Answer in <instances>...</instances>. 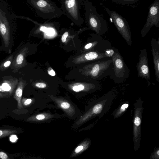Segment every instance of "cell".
Instances as JSON below:
<instances>
[{
    "label": "cell",
    "instance_id": "d6986e66",
    "mask_svg": "<svg viewBox=\"0 0 159 159\" xmlns=\"http://www.w3.org/2000/svg\"><path fill=\"white\" fill-rule=\"evenodd\" d=\"M40 30L43 32L47 31L46 32L47 35L49 36L53 35L54 32V30L52 28L47 29L45 27H41L40 29Z\"/></svg>",
    "mask_w": 159,
    "mask_h": 159
},
{
    "label": "cell",
    "instance_id": "83f0119b",
    "mask_svg": "<svg viewBox=\"0 0 159 159\" xmlns=\"http://www.w3.org/2000/svg\"><path fill=\"white\" fill-rule=\"evenodd\" d=\"M48 74L51 76H54L56 75V73L51 68L49 69L48 71Z\"/></svg>",
    "mask_w": 159,
    "mask_h": 159
},
{
    "label": "cell",
    "instance_id": "f546056e",
    "mask_svg": "<svg viewBox=\"0 0 159 159\" xmlns=\"http://www.w3.org/2000/svg\"><path fill=\"white\" fill-rule=\"evenodd\" d=\"M10 64L11 61H7L4 64V66L5 67H7L10 66Z\"/></svg>",
    "mask_w": 159,
    "mask_h": 159
},
{
    "label": "cell",
    "instance_id": "9a60e30c",
    "mask_svg": "<svg viewBox=\"0 0 159 159\" xmlns=\"http://www.w3.org/2000/svg\"><path fill=\"white\" fill-rule=\"evenodd\" d=\"M129 107V104L127 102L121 104L113 112L114 118H116L121 116L126 111Z\"/></svg>",
    "mask_w": 159,
    "mask_h": 159
},
{
    "label": "cell",
    "instance_id": "f1b7e54d",
    "mask_svg": "<svg viewBox=\"0 0 159 159\" xmlns=\"http://www.w3.org/2000/svg\"><path fill=\"white\" fill-rule=\"evenodd\" d=\"M92 45L91 43H88L85 46L84 48L86 49H89L91 48Z\"/></svg>",
    "mask_w": 159,
    "mask_h": 159
},
{
    "label": "cell",
    "instance_id": "3957f363",
    "mask_svg": "<svg viewBox=\"0 0 159 159\" xmlns=\"http://www.w3.org/2000/svg\"><path fill=\"white\" fill-rule=\"evenodd\" d=\"M153 26L159 27V0H155L148 7L146 21L141 31V37H145Z\"/></svg>",
    "mask_w": 159,
    "mask_h": 159
},
{
    "label": "cell",
    "instance_id": "52a82bcc",
    "mask_svg": "<svg viewBox=\"0 0 159 159\" xmlns=\"http://www.w3.org/2000/svg\"><path fill=\"white\" fill-rule=\"evenodd\" d=\"M138 76L147 80L150 79V71L148 65L147 51L146 49H141L139 56V61L136 66Z\"/></svg>",
    "mask_w": 159,
    "mask_h": 159
},
{
    "label": "cell",
    "instance_id": "4316f807",
    "mask_svg": "<svg viewBox=\"0 0 159 159\" xmlns=\"http://www.w3.org/2000/svg\"><path fill=\"white\" fill-rule=\"evenodd\" d=\"M32 102V100L31 99L28 98L24 101L23 102V105L25 106H27L29 105Z\"/></svg>",
    "mask_w": 159,
    "mask_h": 159
},
{
    "label": "cell",
    "instance_id": "5bb4252c",
    "mask_svg": "<svg viewBox=\"0 0 159 159\" xmlns=\"http://www.w3.org/2000/svg\"><path fill=\"white\" fill-rule=\"evenodd\" d=\"M53 117V115L48 113H42L31 116L28 118L27 120L32 121L44 120Z\"/></svg>",
    "mask_w": 159,
    "mask_h": 159
},
{
    "label": "cell",
    "instance_id": "8fae6325",
    "mask_svg": "<svg viewBox=\"0 0 159 159\" xmlns=\"http://www.w3.org/2000/svg\"><path fill=\"white\" fill-rule=\"evenodd\" d=\"M22 132L21 129L16 128L5 127L0 128V139Z\"/></svg>",
    "mask_w": 159,
    "mask_h": 159
},
{
    "label": "cell",
    "instance_id": "9c48e42d",
    "mask_svg": "<svg viewBox=\"0 0 159 159\" xmlns=\"http://www.w3.org/2000/svg\"><path fill=\"white\" fill-rule=\"evenodd\" d=\"M151 51L153 57L155 74L156 80L159 82V40L152 38L151 41Z\"/></svg>",
    "mask_w": 159,
    "mask_h": 159
},
{
    "label": "cell",
    "instance_id": "277c9868",
    "mask_svg": "<svg viewBox=\"0 0 159 159\" xmlns=\"http://www.w3.org/2000/svg\"><path fill=\"white\" fill-rule=\"evenodd\" d=\"M112 98L105 96L81 116L77 122L78 125L83 123L95 116L102 115L107 110Z\"/></svg>",
    "mask_w": 159,
    "mask_h": 159
},
{
    "label": "cell",
    "instance_id": "603a6c76",
    "mask_svg": "<svg viewBox=\"0 0 159 159\" xmlns=\"http://www.w3.org/2000/svg\"><path fill=\"white\" fill-rule=\"evenodd\" d=\"M23 60V56L21 54L19 55L16 58V62L18 65L21 64L22 63Z\"/></svg>",
    "mask_w": 159,
    "mask_h": 159
},
{
    "label": "cell",
    "instance_id": "ac0fdd59",
    "mask_svg": "<svg viewBox=\"0 0 159 159\" xmlns=\"http://www.w3.org/2000/svg\"><path fill=\"white\" fill-rule=\"evenodd\" d=\"M0 159H15L12 155L3 150H0Z\"/></svg>",
    "mask_w": 159,
    "mask_h": 159
},
{
    "label": "cell",
    "instance_id": "6da1fadb",
    "mask_svg": "<svg viewBox=\"0 0 159 159\" xmlns=\"http://www.w3.org/2000/svg\"><path fill=\"white\" fill-rule=\"evenodd\" d=\"M102 7L127 44L131 46L132 43V34L129 25L126 19L116 11L111 10L105 6H103Z\"/></svg>",
    "mask_w": 159,
    "mask_h": 159
},
{
    "label": "cell",
    "instance_id": "30bf717a",
    "mask_svg": "<svg viewBox=\"0 0 159 159\" xmlns=\"http://www.w3.org/2000/svg\"><path fill=\"white\" fill-rule=\"evenodd\" d=\"M51 97L58 106L62 109L68 116H72L75 113L74 107L68 101L62 98H57L52 96Z\"/></svg>",
    "mask_w": 159,
    "mask_h": 159
},
{
    "label": "cell",
    "instance_id": "ba28073f",
    "mask_svg": "<svg viewBox=\"0 0 159 159\" xmlns=\"http://www.w3.org/2000/svg\"><path fill=\"white\" fill-rule=\"evenodd\" d=\"M143 103L141 98H139L136 101L134 104L133 124V131L135 137H137L140 133L143 109Z\"/></svg>",
    "mask_w": 159,
    "mask_h": 159
},
{
    "label": "cell",
    "instance_id": "7402d4cb",
    "mask_svg": "<svg viewBox=\"0 0 159 159\" xmlns=\"http://www.w3.org/2000/svg\"><path fill=\"white\" fill-rule=\"evenodd\" d=\"M0 30L2 34H4L6 33L7 30L4 24L3 23H1L0 24Z\"/></svg>",
    "mask_w": 159,
    "mask_h": 159
},
{
    "label": "cell",
    "instance_id": "484cf974",
    "mask_svg": "<svg viewBox=\"0 0 159 159\" xmlns=\"http://www.w3.org/2000/svg\"><path fill=\"white\" fill-rule=\"evenodd\" d=\"M68 33L67 32H65L61 38V40L63 43L66 42V38L68 36Z\"/></svg>",
    "mask_w": 159,
    "mask_h": 159
},
{
    "label": "cell",
    "instance_id": "ffe728a7",
    "mask_svg": "<svg viewBox=\"0 0 159 159\" xmlns=\"http://www.w3.org/2000/svg\"><path fill=\"white\" fill-rule=\"evenodd\" d=\"M35 86L39 88L43 89L45 88L47 85L43 82H38L35 84Z\"/></svg>",
    "mask_w": 159,
    "mask_h": 159
},
{
    "label": "cell",
    "instance_id": "44dd1931",
    "mask_svg": "<svg viewBox=\"0 0 159 159\" xmlns=\"http://www.w3.org/2000/svg\"><path fill=\"white\" fill-rule=\"evenodd\" d=\"M67 7L70 8L74 6L75 3V0H69L66 1Z\"/></svg>",
    "mask_w": 159,
    "mask_h": 159
},
{
    "label": "cell",
    "instance_id": "8992f818",
    "mask_svg": "<svg viewBox=\"0 0 159 159\" xmlns=\"http://www.w3.org/2000/svg\"><path fill=\"white\" fill-rule=\"evenodd\" d=\"M111 58L113 64L111 72H113L115 75L118 78H123L125 75L128 74L129 69L122 57L115 48Z\"/></svg>",
    "mask_w": 159,
    "mask_h": 159
},
{
    "label": "cell",
    "instance_id": "5b68a950",
    "mask_svg": "<svg viewBox=\"0 0 159 159\" xmlns=\"http://www.w3.org/2000/svg\"><path fill=\"white\" fill-rule=\"evenodd\" d=\"M90 9L89 22L90 27L97 35L101 36L108 31L107 22L101 15L99 14L94 7Z\"/></svg>",
    "mask_w": 159,
    "mask_h": 159
},
{
    "label": "cell",
    "instance_id": "7c38bea8",
    "mask_svg": "<svg viewBox=\"0 0 159 159\" xmlns=\"http://www.w3.org/2000/svg\"><path fill=\"white\" fill-rule=\"evenodd\" d=\"M24 85L25 83L23 81H20L19 82L14 96V98L17 101V107L19 109H21L22 107L21 104V98Z\"/></svg>",
    "mask_w": 159,
    "mask_h": 159
},
{
    "label": "cell",
    "instance_id": "7a4b0ae2",
    "mask_svg": "<svg viewBox=\"0 0 159 159\" xmlns=\"http://www.w3.org/2000/svg\"><path fill=\"white\" fill-rule=\"evenodd\" d=\"M112 68L111 58L105 61H99L88 67L86 74L92 78L98 79L109 74Z\"/></svg>",
    "mask_w": 159,
    "mask_h": 159
},
{
    "label": "cell",
    "instance_id": "4fadbf2b",
    "mask_svg": "<svg viewBox=\"0 0 159 159\" xmlns=\"http://www.w3.org/2000/svg\"><path fill=\"white\" fill-rule=\"evenodd\" d=\"M96 88V85L93 83H78L73 86L72 89L75 92H78L82 90L90 91Z\"/></svg>",
    "mask_w": 159,
    "mask_h": 159
},
{
    "label": "cell",
    "instance_id": "d4e9b609",
    "mask_svg": "<svg viewBox=\"0 0 159 159\" xmlns=\"http://www.w3.org/2000/svg\"><path fill=\"white\" fill-rule=\"evenodd\" d=\"M84 149V146L82 145H80L75 148V152L76 153H78L83 150Z\"/></svg>",
    "mask_w": 159,
    "mask_h": 159
},
{
    "label": "cell",
    "instance_id": "2e32d148",
    "mask_svg": "<svg viewBox=\"0 0 159 159\" xmlns=\"http://www.w3.org/2000/svg\"><path fill=\"white\" fill-rule=\"evenodd\" d=\"M140 0H112L114 3L119 5L124 6H129L134 4Z\"/></svg>",
    "mask_w": 159,
    "mask_h": 159
},
{
    "label": "cell",
    "instance_id": "cb8c5ba5",
    "mask_svg": "<svg viewBox=\"0 0 159 159\" xmlns=\"http://www.w3.org/2000/svg\"><path fill=\"white\" fill-rule=\"evenodd\" d=\"M37 5L40 7H43L46 6L47 2L44 0H39L37 3Z\"/></svg>",
    "mask_w": 159,
    "mask_h": 159
},
{
    "label": "cell",
    "instance_id": "e0dca14e",
    "mask_svg": "<svg viewBox=\"0 0 159 159\" xmlns=\"http://www.w3.org/2000/svg\"><path fill=\"white\" fill-rule=\"evenodd\" d=\"M12 87L8 83V81H5L0 85V92L7 93L8 92L11 93L12 92Z\"/></svg>",
    "mask_w": 159,
    "mask_h": 159
}]
</instances>
